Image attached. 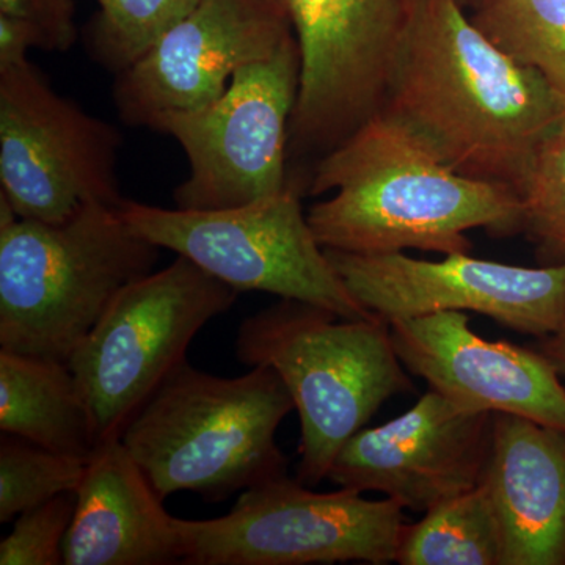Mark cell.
Here are the masks:
<instances>
[{
	"label": "cell",
	"instance_id": "cell-1",
	"mask_svg": "<svg viewBox=\"0 0 565 565\" xmlns=\"http://www.w3.org/2000/svg\"><path fill=\"white\" fill-rule=\"evenodd\" d=\"M381 114L455 172L519 193L565 103L479 31L463 0H416Z\"/></svg>",
	"mask_w": 565,
	"mask_h": 565
},
{
	"label": "cell",
	"instance_id": "cell-2",
	"mask_svg": "<svg viewBox=\"0 0 565 565\" xmlns=\"http://www.w3.org/2000/svg\"><path fill=\"white\" fill-rule=\"evenodd\" d=\"M307 191L332 199L307 212L322 248L384 255L470 253L467 232H523L519 193L455 172L384 114L316 161Z\"/></svg>",
	"mask_w": 565,
	"mask_h": 565
},
{
	"label": "cell",
	"instance_id": "cell-3",
	"mask_svg": "<svg viewBox=\"0 0 565 565\" xmlns=\"http://www.w3.org/2000/svg\"><path fill=\"white\" fill-rule=\"evenodd\" d=\"M118 207L51 225L18 217L0 195V349L68 362L115 297L152 273L162 248Z\"/></svg>",
	"mask_w": 565,
	"mask_h": 565
},
{
	"label": "cell",
	"instance_id": "cell-4",
	"mask_svg": "<svg viewBox=\"0 0 565 565\" xmlns=\"http://www.w3.org/2000/svg\"><path fill=\"white\" fill-rule=\"evenodd\" d=\"M292 411L273 367L228 379L185 362L137 412L121 441L162 500L188 490L218 503L288 475L275 435Z\"/></svg>",
	"mask_w": 565,
	"mask_h": 565
},
{
	"label": "cell",
	"instance_id": "cell-5",
	"mask_svg": "<svg viewBox=\"0 0 565 565\" xmlns=\"http://www.w3.org/2000/svg\"><path fill=\"white\" fill-rule=\"evenodd\" d=\"M236 356L250 367H273L288 386L302 427L297 481L308 487L327 479L345 441L382 404L414 392L390 323L379 316L343 319L281 299L244 319Z\"/></svg>",
	"mask_w": 565,
	"mask_h": 565
},
{
	"label": "cell",
	"instance_id": "cell-6",
	"mask_svg": "<svg viewBox=\"0 0 565 565\" xmlns=\"http://www.w3.org/2000/svg\"><path fill=\"white\" fill-rule=\"evenodd\" d=\"M297 182L233 210H166L126 200L134 232L185 256L236 291H262L326 308L343 319L373 318L344 285L316 239Z\"/></svg>",
	"mask_w": 565,
	"mask_h": 565
},
{
	"label": "cell",
	"instance_id": "cell-7",
	"mask_svg": "<svg viewBox=\"0 0 565 565\" xmlns=\"http://www.w3.org/2000/svg\"><path fill=\"white\" fill-rule=\"evenodd\" d=\"M239 291L178 255L126 286L68 364L87 399L99 444L121 438L143 404L181 366L200 330Z\"/></svg>",
	"mask_w": 565,
	"mask_h": 565
},
{
	"label": "cell",
	"instance_id": "cell-8",
	"mask_svg": "<svg viewBox=\"0 0 565 565\" xmlns=\"http://www.w3.org/2000/svg\"><path fill=\"white\" fill-rule=\"evenodd\" d=\"M351 489L319 493L288 475L252 487L232 512L177 519L185 565L396 563L404 508Z\"/></svg>",
	"mask_w": 565,
	"mask_h": 565
},
{
	"label": "cell",
	"instance_id": "cell-9",
	"mask_svg": "<svg viewBox=\"0 0 565 565\" xmlns=\"http://www.w3.org/2000/svg\"><path fill=\"white\" fill-rule=\"evenodd\" d=\"M300 68L291 35L273 54L236 71L217 102L169 115L152 128L173 137L191 166L188 180L174 189L177 207L233 210L291 184L286 161Z\"/></svg>",
	"mask_w": 565,
	"mask_h": 565
},
{
	"label": "cell",
	"instance_id": "cell-10",
	"mask_svg": "<svg viewBox=\"0 0 565 565\" xmlns=\"http://www.w3.org/2000/svg\"><path fill=\"white\" fill-rule=\"evenodd\" d=\"M121 134L52 90L31 62L0 68V195L51 225L92 204L118 207Z\"/></svg>",
	"mask_w": 565,
	"mask_h": 565
},
{
	"label": "cell",
	"instance_id": "cell-11",
	"mask_svg": "<svg viewBox=\"0 0 565 565\" xmlns=\"http://www.w3.org/2000/svg\"><path fill=\"white\" fill-rule=\"evenodd\" d=\"M286 2L302 62L288 156L322 158L381 114L416 0Z\"/></svg>",
	"mask_w": 565,
	"mask_h": 565
},
{
	"label": "cell",
	"instance_id": "cell-12",
	"mask_svg": "<svg viewBox=\"0 0 565 565\" xmlns=\"http://www.w3.org/2000/svg\"><path fill=\"white\" fill-rule=\"evenodd\" d=\"M323 250L352 296L388 323L438 311H476L539 338L565 326V263L522 267L470 253L427 262L403 252Z\"/></svg>",
	"mask_w": 565,
	"mask_h": 565
},
{
	"label": "cell",
	"instance_id": "cell-13",
	"mask_svg": "<svg viewBox=\"0 0 565 565\" xmlns=\"http://www.w3.org/2000/svg\"><path fill=\"white\" fill-rule=\"evenodd\" d=\"M294 35L270 0H200L139 61L117 74L114 99L126 125L152 129L169 115L217 102L236 71Z\"/></svg>",
	"mask_w": 565,
	"mask_h": 565
},
{
	"label": "cell",
	"instance_id": "cell-14",
	"mask_svg": "<svg viewBox=\"0 0 565 565\" xmlns=\"http://www.w3.org/2000/svg\"><path fill=\"white\" fill-rule=\"evenodd\" d=\"M492 426V414L429 390L404 415L352 435L327 479L341 489L385 493L424 514L481 484Z\"/></svg>",
	"mask_w": 565,
	"mask_h": 565
},
{
	"label": "cell",
	"instance_id": "cell-15",
	"mask_svg": "<svg viewBox=\"0 0 565 565\" xmlns=\"http://www.w3.org/2000/svg\"><path fill=\"white\" fill-rule=\"evenodd\" d=\"M390 329L405 370L452 403L565 430L564 385L537 349L484 340L463 311L401 319Z\"/></svg>",
	"mask_w": 565,
	"mask_h": 565
},
{
	"label": "cell",
	"instance_id": "cell-16",
	"mask_svg": "<svg viewBox=\"0 0 565 565\" xmlns=\"http://www.w3.org/2000/svg\"><path fill=\"white\" fill-rule=\"evenodd\" d=\"M503 533L501 565H565V430L493 414L482 478Z\"/></svg>",
	"mask_w": 565,
	"mask_h": 565
},
{
	"label": "cell",
	"instance_id": "cell-17",
	"mask_svg": "<svg viewBox=\"0 0 565 565\" xmlns=\"http://www.w3.org/2000/svg\"><path fill=\"white\" fill-rule=\"evenodd\" d=\"M76 494L65 565L182 564L177 516L166 511L121 438L98 445Z\"/></svg>",
	"mask_w": 565,
	"mask_h": 565
},
{
	"label": "cell",
	"instance_id": "cell-18",
	"mask_svg": "<svg viewBox=\"0 0 565 565\" xmlns=\"http://www.w3.org/2000/svg\"><path fill=\"white\" fill-rule=\"evenodd\" d=\"M0 430L88 462L99 441L68 362L0 349Z\"/></svg>",
	"mask_w": 565,
	"mask_h": 565
},
{
	"label": "cell",
	"instance_id": "cell-19",
	"mask_svg": "<svg viewBox=\"0 0 565 565\" xmlns=\"http://www.w3.org/2000/svg\"><path fill=\"white\" fill-rule=\"evenodd\" d=\"M503 533L484 486L444 501L407 525L397 550L403 565H501Z\"/></svg>",
	"mask_w": 565,
	"mask_h": 565
},
{
	"label": "cell",
	"instance_id": "cell-20",
	"mask_svg": "<svg viewBox=\"0 0 565 565\" xmlns=\"http://www.w3.org/2000/svg\"><path fill=\"white\" fill-rule=\"evenodd\" d=\"M471 20L508 57L542 74L565 103V0H481Z\"/></svg>",
	"mask_w": 565,
	"mask_h": 565
},
{
	"label": "cell",
	"instance_id": "cell-21",
	"mask_svg": "<svg viewBox=\"0 0 565 565\" xmlns=\"http://www.w3.org/2000/svg\"><path fill=\"white\" fill-rule=\"evenodd\" d=\"M200 0H98L99 11L87 28L88 54L118 74L139 61L163 33Z\"/></svg>",
	"mask_w": 565,
	"mask_h": 565
},
{
	"label": "cell",
	"instance_id": "cell-22",
	"mask_svg": "<svg viewBox=\"0 0 565 565\" xmlns=\"http://www.w3.org/2000/svg\"><path fill=\"white\" fill-rule=\"evenodd\" d=\"M87 462L28 438L0 435V523L66 492H76Z\"/></svg>",
	"mask_w": 565,
	"mask_h": 565
},
{
	"label": "cell",
	"instance_id": "cell-23",
	"mask_svg": "<svg viewBox=\"0 0 565 565\" xmlns=\"http://www.w3.org/2000/svg\"><path fill=\"white\" fill-rule=\"evenodd\" d=\"M519 196L523 232L546 262L565 263V115L535 151Z\"/></svg>",
	"mask_w": 565,
	"mask_h": 565
},
{
	"label": "cell",
	"instance_id": "cell-24",
	"mask_svg": "<svg viewBox=\"0 0 565 565\" xmlns=\"http://www.w3.org/2000/svg\"><path fill=\"white\" fill-rule=\"evenodd\" d=\"M76 503V492H66L18 515L13 531L0 542V565L65 564L63 544Z\"/></svg>",
	"mask_w": 565,
	"mask_h": 565
},
{
	"label": "cell",
	"instance_id": "cell-25",
	"mask_svg": "<svg viewBox=\"0 0 565 565\" xmlns=\"http://www.w3.org/2000/svg\"><path fill=\"white\" fill-rule=\"evenodd\" d=\"M0 14L29 22L41 40V50L65 52L77 39L73 0H0Z\"/></svg>",
	"mask_w": 565,
	"mask_h": 565
},
{
	"label": "cell",
	"instance_id": "cell-26",
	"mask_svg": "<svg viewBox=\"0 0 565 565\" xmlns=\"http://www.w3.org/2000/svg\"><path fill=\"white\" fill-rule=\"evenodd\" d=\"M40 47L39 32L29 22L0 14V68L28 61V52Z\"/></svg>",
	"mask_w": 565,
	"mask_h": 565
},
{
	"label": "cell",
	"instance_id": "cell-27",
	"mask_svg": "<svg viewBox=\"0 0 565 565\" xmlns=\"http://www.w3.org/2000/svg\"><path fill=\"white\" fill-rule=\"evenodd\" d=\"M537 351L548 359L559 375H565V326L556 333L542 338Z\"/></svg>",
	"mask_w": 565,
	"mask_h": 565
},
{
	"label": "cell",
	"instance_id": "cell-28",
	"mask_svg": "<svg viewBox=\"0 0 565 565\" xmlns=\"http://www.w3.org/2000/svg\"><path fill=\"white\" fill-rule=\"evenodd\" d=\"M270 2H274L275 6L281 7L282 10L288 11V2H286V0H270Z\"/></svg>",
	"mask_w": 565,
	"mask_h": 565
},
{
	"label": "cell",
	"instance_id": "cell-29",
	"mask_svg": "<svg viewBox=\"0 0 565 565\" xmlns=\"http://www.w3.org/2000/svg\"><path fill=\"white\" fill-rule=\"evenodd\" d=\"M471 2L476 3V6H478V3L481 2V0H471Z\"/></svg>",
	"mask_w": 565,
	"mask_h": 565
},
{
	"label": "cell",
	"instance_id": "cell-30",
	"mask_svg": "<svg viewBox=\"0 0 565 565\" xmlns=\"http://www.w3.org/2000/svg\"><path fill=\"white\" fill-rule=\"evenodd\" d=\"M463 2H465V0H463ZM468 2H471V0H468Z\"/></svg>",
	"mask_w": 565,
	"mask_h": 565
}]
</instances>
